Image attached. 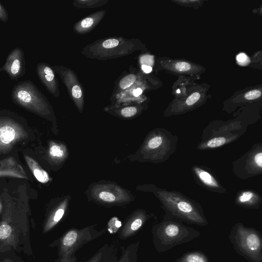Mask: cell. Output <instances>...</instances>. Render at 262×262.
I'll list each match as a JSON object with an SVG mask.
<instances>
[{
  "label": "cell",
  "mask_w": 262,
  "mask_h": 262,
  "mask_svg": "<svg viewBox=\"0 0 262 262\" xmlns=\"http://www.w3.org/2000/svg\"><path fill=\"white\" fill-rule=\"evenodd\" d=\"M236 59L238 62L243 63L246 61L247 59V56L244 53H240L237 56Z\"/></svg>",
  "instance_id": "38"
},
{
  "label": "cell",
  "mask_w": 262,
  "mask_h": 262,
  "mask_svg": "<svg viewBox=\"0 0 262 262\" xmlns=\"http://www.w3.org/2000/svg\"><path fill=\"white\" fill-rule=\"evenodd\" d=\"M131 93L133 95V96H134V97H138L142 94L143 90L140 87L135 88L134 86V89L133 90H132Z\"/></svg>",
  "instance_id": "37"
},
{
  "label": "cell",
  "mask_w": 262,
  "mask_h": 262,
  "mask_svg": "<svg viewBox=\"0 0 262 262\" xmlns=\"http://www.w3.org/2000/svg\"><path fill=\"white\" fill-rule=\"evenodd\" d=\"M0 177L27 179L26 173L22 166L11 157L0 161Z\"/></svg>",
  "instance_id": "19"
},
{
  "label": "cell",
  "mask_w": 262,
  "mask_h": 262,
  "mask_svg": "<svg viewBox=\"0 0 262 262\" xmlns=\"http://www.w3.org/2000/svg\"><path fill=\"white\" fill-rule=\"evenodd\" d=\"M261 202L260 194L253 189L241 190L236 193L234 199L237 206L249 209H258Z\"/></svg>",
  "instance_id": "16"
},
{
  "label": "cell",
  "mask_w": 262,
  "mask_h": 262,
  "mask_svg": "<svg viewBox=\"0 0 262 262\" xmlns=\"http://www.w3.org/2000/svg\"><path fill=\"white\" fill-rule=\"evenodd\" d=\"M233 174L240 179L245 180L262 173V143L258 142L239 158L232 162Z\"/></svg>",
  "instance_id": "9"
},
{
  "label": "cell",
  "mask_w": 262,
  "mask_h": 262,
  "mask_svg": "<svg viewBox=\"0 0 262 262\" xmlns=\"http://www.w3.org/2000/svg\"><path fill=\"white\" fill-rule=\"evenodd\" d=\"M175 68L179 71L185 72L190 69L191 65L184 61L178 62L175 65Z\"/></svg>",
  "instance_id": "34"
},
{
  "label": "cell",
  "mask_w": 262,
  "mask_h": 262,
  "mask_svg": "<svg viewBox=\"0 0 262 262\" xmlns=\"http://www.w3.org/2000/svg\"><path fill=\"white\" fill-rule=\"evenodd\" d=\"M144 210H137L132 213L125 220L118 232V237L125 240L136 234L144 226L147 221L152 217Z\"/></svg>",
  "instance_id": "13"
},
{
  "label": "cell",
  "mask_w": 262,
  "mask_h": 262,
  "mask_svg": "<svg viewBox=\"0 0 262 262\" xmlns=\"http://www.w3.org/2000/svg\"><path fill=\"white\" fill-rule=\"evenodd\" d=\"M200 98V94L198 92H195L189 96L186 100V104L188 105H192L196 103Z\"/></svg>",
  "instance_id": "35"
},
{
  "label": "cell",
  "mask_w": 262,
  "mask_h": 262,
  "mask_svg": "<svg viewBox=\"0 0 262 262\" xmlns=\"http://www.w3.org/2000/svg\"><path fill=\"white\" fill-rule=\"evenodd\" d=\"M25 159L28 167L38 181L41 183H46L49 181L48 173L40 167L36 161L28 156H25Z\"/></svg>",
  "instance_id": "23"
},
{
  "label": "cell",
  "mask_w": 262,
  "mask_h": 262,
  "mask_svg": "<svg viewBox=\"0 0 262 262\" xmlns=\"http://www.w3.org/2000/svg\"><path fill=\"white\" fill-rule=\"evenodd\" d=\"M25 65L24 53L21 48L16 47L7 56L0 71L5 72L11 79L16 80L25 74Z\"/></svg>",
  "instance_id": "14"
},
{
  "label": "cell",
  "mask_w": 262,
  "mask_h": 262,
  "mask_svg": "<svg viewBox=\"0 0 262 262\" xmlns=\"http://www.w3.org/2000/svg\"><path fill=\"white\" fill-rule=\"evenodd\" d=\"M17 262H24V261H23L22 260H21L20 258H19V257H18L17 258Z\"/></svg>",
  "instance_id": "41"
},
{
  "label": "cell",
  "mask_w": 262,
  "mask_h": 262,
  "mask_svg": "<svg viewBox=\"0 0 262 262\" xmlns=\"http://www.w3.org/2000/svg\"><path fill=\"white\" fill-rule=\"evenodd\" d=\"M115 243L105 244L89 259L82 262H102L113 248Z\"/></svg>",
  "instance_id": "26"
},
{
  "label": "cell",
  "mask_w": 262,
  "mask_h": 262,
  "mask_svg": "<svg viewBox=\"0 0 262 262\" xmlns=\"http://www.w3.org/2000/svg\"><path fill=\"white\" fill-rule=\"evenodd\" d=\"M229 239L237 253L249 262H262V236L254 228L241 222L231 228Z\"/></svg>",
  "instance_id": "6"
},
{
  "label": "cell",
  "mask_w": 262,
  "mask_h": 262,
  "mask_svg": "<svg viewBox=\"0 0 262 262\" xmlns=\"http://www.w3.org/2000/svg\"><path fill=\"white\" fill-rule=\"evenodd\" d=\"M28 210L8 204L0 220V253L13 251L32 255Z\"/></svg>",
  "instance_id": "1"
},
{
  "label": "cell",
  "mask_w": 262,
  "mask_h": 262,
  "mask_svg": "<svg viewBox=\"0 0 262 262\" xmlns=\"http://www.w3.org/2000/svg\"><path fill=\"white\" fill-rule=\"evenodd\" d=\"M18 256L13 251L0 253V262H17Z\"/></svg>",
  "instance_id": "31"
},
{
  "label": "cell",
  "mask_w": 262,
  "mask_h": 262,
  "mask_svg": "<svg viewBox=\"0 0 262 262\" xmlns=\"http://www.w3.org/2000/svg\"><path fill=\"white\" fill-rule=\"evenodd\" d=\"M64 152L60 145L54 143L50 145L49 148V156L52 159H59L62 158Z\"/></svg>",
  "instance_id": "28"
},
{
  "label": "cell",
  "mask_w": 262,
  "mask_h": 262,
  "mask_svg": "<svg viewBox=\"0 0 262 262\" xmlns=\"http://www.w3.org/2000/svg\"><path fill=\"white\" fill-rule=\"evenodd\" d=\"M67 203L62 202L49 212L42 225V233L50 232L60 223L67 212Z\"/></svg>",
  "instance_id": "18"
},
{
  "label": "cell",
  "mask_w": 262,
  "mask_h": 262,
  "mask_svg": "<svg viewBox=\"0 0 262 262\" xmlns=\"http://www.w3.org/2000/svg\"><path fill=\"white\" fill-rule=\"evenodd\" d=\"M150 190L160 201L165 213L188 224L199 226L208 222L201 205L182 193L150 185Z\"/></svg>",
  "instance_id": "2"
},
{
  "label": "cell",
  "mask_w": 262,
  "mask_h": 262,
  "mask_svg": "<svg viewBox=\"0 0 262 262\" xmlns=\"http://www.w3.org/2000/svg\"><path fill=\"white\" fill-rule=\"evenodd\" d=\"M137 76L133 73L128 74L119 81L116 95L130 88L137 80Z\"/></svg>",
  "instance_id": "27"
},
{
  "label": "cell",
  "mask_w": 262,
  "mask_h": 262,
  "mask_svg": "<svg viewBox=\"0 0 262 262\" xmlns=\"http://www.w3.org/2000/svg\"><path fill=\"white\" fill-rule=\"evenodd\" d=\"M261 96V92L258 90H254L248 92L245 95V99L247 100H253L259 98Z\"/></svg>",
  "instance_id": "33"
},
{
  "label": "cell",
  "mask_w": 262,
  "mask_h": 262,
  "mask_svg": "<svg viewBox=\"0 0 262 262\" xmlns=\"http://www.w3.org/2000/svg\"><path fill=\"white\" fill-rule=\"evenodd\" d=\"M121 226V222L117 217H114L108 222L107 229L110 233L114 234L119 231Z\"/></svg>",
  "instance_id": "30"
},
{
  "label": "cell",
  "mask_w": 262,
  "mask_h": 262,
  "mask_svg": "<svg viewBox=\"0 0 262 262\" xmlns=\"http://www.w3.org/2000/svg\"><path fill=\"white\" fill-rule=\"evenodd\" d=\"M106 11L99 10L79 20L73 26V31L78 34H85L92 31L101 21Z\"/></svg>",
  "instance_id": "17"
},
{
  "label": "cell",
  "mask_w": 262,
  "mask_h": 262,
  "mask_svg": "<svg viewBox=\"0 0 262 262\" xmlns=\"http://www.w3.org/2000/svg\"><path fill=\"white\" fill-rule=\"evenodd\" d=\"M0 20L6 23L8 20V13L5 8L0 3Z\"/></svg>",
  "instance_id": "36"
},
{
  "label": "cell",
  "mask_w": 262,
  "mask_h": 262,
  "mask_svg": "<svg viewBox=\"0 0 262 262\" xmlns=\"http://www.w3.org/2000/svg\"><path fill=\"white\" fill-rule=\"evenodd\" d=\"M27 137V132L17 121L0 116V152L9 151L16 143Z\"/></svg>",
  "instance_id": "10"
},
{
  "label": "cell",
  "mask_w": 262,
  "mask_h": 262,
  "mask_svg": "<svg viewBox=\"0 0 262 262\" xmlns=\"http://www.w3.org/2000/svg\"><path fill=\"white\" fill-rule=\"evenodd\" d=\"M140 242L133 243L127 247H121V254L116 262H137Z\"/></svg>",
  "instance_id": "22"
},
{
  "label": "cell",
  "mask_w": 262,
  "mask_h": 262,
  "mask_svg": "<svg viewBox=\"0 0 262 262\" xmlns=\"http://www.w3.org/2000/svg\"><path fill=\"white\" fill-rule=\"evenodd\" d=\"M108 2L107 0H75L73 5L79 9L95 8L104 5Z\"/></svg>",
  "instance_id": "25"
},
{
  "label": "cell",
  "mask_w": 262,
  "mask_h": 262,
  "mask_svg": "<svg viewBox=\"0 0 262 262\" xmlns=\"http://www.w3.org/2000/svg\"><path fill=\"white\" fill-rule=\"evenodd\" d=\"M174 262H210L207 255L202 252L191 251L184 254Z\"/></svg>",
  "instance_id": "24"
},
{
  "label": "cell",
  "mask_w": 262,
  "mask_h": 262,
  "mask_svg": "<svg viewBox=\"0 0 262 262\" xmlns=\"http://www.w3.org/2000/svg\"><path fill=\"white\" fill-rule=\"evenodd\" d=\"M3 211H4L3 206L1 202L0 201V217H1V219L2 215L3 213Z\"/></svg>",
  "instance_id": "40"
},
{
  "label": "cell",
  "mask_w": 262,
  "mask_h": 262,
  "mask_svg": "<svg viewBox=\"0 0 262 262\" xmlns=\"http://www.w3.org/2000/svg\"><path fill=\"white\" fill-rule=\"evenodd\" d=\"M141 69L145 73H149L152 71V67L149 65L141 64Z\"/></svg>",
  "instance_id": "39"
},
{
  "label": "cell",
  "mask_w": 262,
  "mask_h": 262,
  "mask_svg": "<svg viewBox=\"0 0 262 262\" xmlns=\"http://www.w3.org/2000/svg\"><path fill=\"white\" fill-rule=\"evenodd\" d=\"M191 172L196 183L208 191L214 193H225L226 189L209 168L205 166L193 165Z\"/></svg>",
  "instance_id": "12"
},
{
  "label": "cell",
  "mask_w": 262,
  "mask_h": 262,
  "mask_svg": "<svg viewBox=\"0 0 262 262\" xmlns=\"http://www.w3.org/2000/svg\"><path fill=\"white\" fill-rule=\"evenodd\" d=\"M53 69L65 85L71 99L81 112L84 102V89L75 72L62 66H54Z\"/></svg>",
  "instance_id": "11"
},
{
  "label": "cell",
  "mask_w": 262,
  "mask_h": 262,
  "mask_svg": "<svg viewBox=\"0 0 262 262\" xmlns=\"http://www.w3.org/2000/svg\"><path fill=\"white\" fill-rule=\"evenodd\" d=\"M96 227L93 225L81 229L71 228L50 244V247H57L58 257L55 262H76V252L106 232V228L98 230Z\"/></svg>",
  "instance_id": "4"
},
{
  "label": "cell",
  "mask_w": 262,
  "mask_h": 262,
  "mask_svg": "<svg viewBox=\"0 0 262 262\" xmlns=\"http://www.w3.org/2000/svg\"><path fill=\"white\" fill-rule=\"evenodd\" d=\"M11 96L16 104L40 116L46 117L52 113L46 97L30 80L22 81L15 85Z\"/></svg>",
  "instance_id": "7"
},
{
  "label": "cell",
  "mask_w": 262,
  "mask_h": 262,
  "mask_svg": "<svg viewBox=\"0 0 262 262\" xmlns=\"http://www.w3.org/2000/svg\"><path fill=\"white\" fill-rule=\"evenodd\" d=\"M138 40L123 37H108L95 40L82 48L81 53L86 58L106 60L134 53L139 50Z\"/></svg>",
  "instance_id": "5"
},
{
  "label": "cell",
  "mask_w": 262,
  "mask_h": 262,
  "mask_svg": "<svg viewBox=\"0 0 262 262\" xmlns=\"http://www.w3.org/2000/svg\"><path fill=\"white\" fill-rule=\"evenodd\" d=\"M36 72L48 91L55 97H59V83L53 69L47 63L39 62L37 65Z\"/></svg>",
  "instance_id": "15"
},
{
  "label": "cell",
  "mask_w": 262,
  "mask_h": 262,
  "mask_svg": "<svg viewBox=\"0 0 262 262\" xmlns=\"http://www.w3.org/2000/svg\"><path fill=\"white\" fill-rule=\"evenodd\" d=\"M97 200L106 205L122 204L126 201L125 199L117 195L116 192L108 188L102 189L99 191Z\"/></svg>",
  "instance_id": "21"
},
{
  "label": "cell",
  "mask_w": 262,
  "mask_h": 262,
  "mask_svg": "<svg viewBox=\"0 0 262 262\" xmlns=\"http://www.w3.org/2000/svg\"><path fill=\"white\" fill-rule=\"evenodd\" d=\"M118 245L115 243L113 248L102 262H116L118 257Z\"/></svg>",
  "instance_id": "32"
},
{
  "label": "cell",
  "mask_w": 262,
  "mask_h": 262,
  "mask_svg": "<svg viewBox=\"0 0 262 262\" xmlns=\"http://www.w3.org/2000/svg\"><path fill=\"white\" fill-rule=\"evenodd\" d=\"M151 233L154 247L159 253L190 242L201 234L199 231L166 213L161 222L152 225Z\"/></svg>",
  "instance_id": "3"
},
{
  "label": "cell",
  "mask_w": 262,
  "mask_h": 262,
  "mask_svg": "<svg viewBox=\"0 0 262 262\" xmlns=\"http://www.w3.org/2000/svg\"><path fill=\"white\" fill-rule=\"evenodd\" d=\"M240 136L238 134H226L211 137L202 140L196 146V149L210 150L218 148L236 140Z\"/></svg>",
  "instance_id": "20"
},
{
  "label": "cell",
  "mask_w": 262,
  "mask_h": 262,
  "mask_svg": "<svg viewBox=\"0 0 262 262\" xmlns=\"http://www.w3.org/2000/svg\"><path fill=\"white\" fill-rule=\"evenodd\" d=\"M178 137L169 130L158 128L151 132L144 146L146 158L152 162H163L176 151Z\"/></svg>",
  "instance_id": "8"
},
{
  "label": "cell",
  "mask_w": 262,
  "mask_h": 262,
  "mask_svg": "<svg viewBox=\"0 0 262 262\" xmlns=\"http://www.w3.org/2000/svg\"><path fill=\"white\" fill-rule=\"evenodd\" d=\"M176 92H177V93H178V94H179V93H180V90L179 89H178V90H177Z\"/></svg>",
  "instance_id": "42"
},
{
  "label": "cell",
  "mask_w": 262,
  "mask_h": 262,
  "mask_svg": "<svg viewBox=\"0 0 262 262\" xmlns=\"http://www.w3.org/2000/svg\"><path fill=\"white\" fill-rule=\"evenodd\" d=\"M138 108L136 106H129L122 107L119 110L120 115L125 118H129L136 115Z\"/></svg>",
  "instance_id": "29"
}]
</instances>
